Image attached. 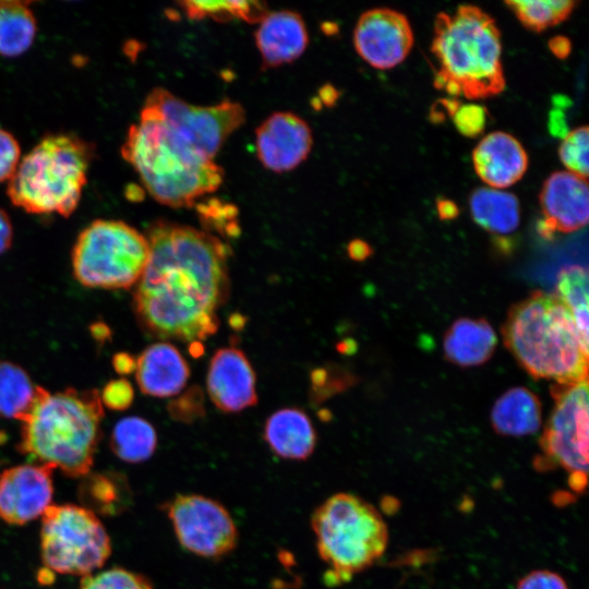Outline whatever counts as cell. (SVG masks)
Returning <instances> with one entry per match:
<instances>
[{
	"instance_id": "cell-10",
	"label": "cell",
	"mask_w": 589,
	"mask_h": 589,
	"mask_svg": "<svg viewBox=\"0 0 589 589\" xmlns=\"http://www.w3.org/2000/svg\"><path fill=\"white\" fill-rule=\"evenodd\" d=\"M551 393L554 408L540 440L538 466H561L569 472V486L581 493L588 472V381L555 384Z\"/></svg>"
},
{
	"instance_id": "cell-1",
	"label": "cell",
	"mask_w": 589,
	"mask_h": 589,
	"mask_svg": "<svg viewBox=\"0 0 589 589\" xmlns=\"http://www.w3.org/2000/svg\"><path fill=\"white\" fill-rule=\"evenodd\" d=\"M145 237L149 256L133 293L139 324L156 338L194 342L213 335L229 293L230 249L209 233L165 220Z\"/></svg>"
},
{
	"instance_id": "cell-28",
	"label": "cell",
	"mask_w": 589,
	"mask_h": 589,
	"mask_svg": "<svg viewBox=\"0 0 589 589\" xmlns=\"http://www.w3.org/2000/svg\"><path fill=\"white\" fill-rule=\"evenodd\" d=\"M557 292L573 315L582 347L588 350L589 284L586 268L573 265L557 276Z\"/></svg>"
},
{
	"instance_id": "cell-43",
	"label": "cell",
	"mask_w": 589,
	"mask_h": 589,
	"mask_svg": "<svg viewBox=\"0 0 589 589\" xmlns=\"http://www.w3.org/2000/svg\"><path fill=\"white\" fill-rule=\"evenodd\" d=\"M551 51L560 59L566 58L572 49L570 41L564 36L553 37L549 41Z\"/></svg>"
},
{
	"instance_id": "cell-22",
	"label": "cell",
	"mask_w": 589,
	"mask_h": 589,
	"mask_svg": "<svg viewBox=\"0 0 589 589\" xmlns=\"http://www.w3.org/2000/svg\"><path fill=\"white\" fill-rule=\"evenodd\" d=\"M496 342V334L486 320L462 317L446 332L443 348L449 362L476 366L491 358Z\"/></svg>"
},
{
	"instance_id": "cell-18",
	"label": "cell",
	"mask_w": 589,
	"mask_h": 589,
	"mask_svg": "<svg viewBox=\"0 0 589 589\" xmlns=\"http://www.w3.org/2000/svg\"><path fill=\"white\" fill-rule=\"evenodd\" d=\"M472 160L481 180L500 190L521 179L528 167L522 145L513 135L501 131L490 133L479 142Z\"/></svg>"
},
{
	"instance_id": "cell-17",
	"label": "cell",
	"mask_w": 589,
	"mask_h": 589,
	"mask_svg": "<svg viewBox=\"0 0 589 589\" xmlns=\"http://www.w3.org/2000/svg\"><path fill=\"white\" fill-rule=\"evenodd\" d=\"M207 392L215 406L237 412L257 402L255 373L245 354L236 348H221L212 358Z\"/></svg>"
},
{
	"instance_id": "cell-26",
	"label": "cell",
	"mask_w": 589,
	"mask_h": 589,
	"mask_svg": "<svg viewBox=\"0 0 589 589\" xmlns=\"http://www.w3.org/2000/svg\"><path fill=\"white\" fill-rule=\"evenodd\" d=\"M156 445V431L143 418H123L112 429L110 447L115 455L125 462L147 460L154 454Z\"/></svg>"
},
{
	"instance_id": "cell-39",
	"label": "cell",
	"mask_w": 589,
	"mask_h": 589,
	"mask_svg": "<svg viewBox=\"0 0 589 589\" xmlns=\"http://www.w3.org/2000/svg\"><path fill=\"white\" fill-rule=\"evenodd\" d=\"M517 589H568V587L561 575L546 569H538L521 578Z\"/></svg>"
},
{
	"instance_id": "cell-32",
	"label": "cell",
	"mask_w": 589,
	"mask_h": 589,
	"mask_svg": "<svg viewBox=\"0 0 589 589\" xmlns=\"http://www.w3.org/2000/svg\"><path fill=\"white\" fill-rule=\"evenodd\" d=\"M589 131L587 127L577 128L563 137L560 158L567 171L587 180L589 173Z\"/></svg>"
},
{
	"instance_id": "cell-7",
	"label": "cell",
	"mask_w": 589,
	"mask_h": 589,
	"mask_svg": "<svg viewBox=\"0 0 589 589\" xmlns=\"http://www.w3.org/2000/svg\"><path fill=\"white\" fill-rule=\"evenodd\" d=\"M311 527L327 585L349 581L385 552L388 530L380 512L351 493H336L315 508Z\"/></svg>"
},
{
	"instance_id": "cell-46",
	"label": "cell",
	"mask_w": 589,
	"mask_h": 589,
	"mask_svg": "<svg viewBox=\"0 0 589 589\" xmlns=\"http://www.w3.org/2000/svg\"><path fill=\"white\" fill-rule=\"evenodd\" d=\"M229 323L231 327L239 329L243 327L245 320L243 318L241 314H233L230 316Z\"/></svg>"
},
{
	"instance_id": "cell-20",
	"label": "cell",
	"mask_w": 589,
	"mask_h": 589,
	"mask_svg": "<svg viewBox=\"0 0 589 589\" xmlns=\"http://www.w3.org/2000/svg\"><path fill=\"white\" fill-rule=\"evenodd\" d=\"M189 376L190 369L187 361L169 342H155L136 359V382L142 393L146 395L173 396L185 386Z\"/></svg>"
},
{
	"instance_id": "cell-30",
	"label": "cell",
	"mask_w": 589,
	"mask_h": 589,
	"mask_svg": "<svg viewBox=\"0 0 589 589\" xmlns=\"http://www.w3.org/2000/svg\"><path fill=\"white\" fill-rule=\"evenodd\" d=\"M191 20L212 17L225 22L233 19L260 22L267 13L261 1H181L178 3Z\"/></svg>"
},
{
	"instance_id": "cell-24",
	"label": "cell",
	"mask_w": 589,
	"mask_h": 589,
	"mask_svg": "<svg viewBox=\"0 0 589 589\" xmlns=\"http://www.w3.org/2000/svg\"><path fill=\"white\" fill-rule=\"evenodd\" d=\"M473 220L495 236L514 232L520 221L517 197L506 191L493 188H479L469 200Z\"/></svg>"
},
{
	"instance_id": "cell-15",
	"label": "cell",
	"mask_w": 589,
	"mask_h": 589,
	"mask_svg": "<svg viewBox=\"0 0 589 589\" xmlns=\"http://www.w3.org/2000/svg\"><path fill=\"white\" fill-rule=\"evenodd\" d=\"M312 143L310 127L292 112H275L256 130L257 158L275 172L298 167L308 157Z\"/></svg>"
},
{
	"instance_id": "cell-19",
	"label": "cell",
	"mask_w": 589,
	"mask_h": 589,
	"mask_svg": "<svg viewBox=\"0 0 589 589\" xmlns=\"http://www.w3.org/2000/svg\"><path fill=\"white\" fill-rule=\"evenodd\" d=\"M259 23L255 43L266 68L294 61L309 44L305 24L297 12H268Z\"/></svg>"
},
{
	"instance_id": "cell-5",
	"label": "cell",
	"mask_w": 589,
	"mask_h": 589,
	"mask_svg": "<svg viewBox=\"0 0 589 589\" xmlns=\"http://www.w3.org/2000/svg\"><path fill=\"white\" fill-rule=\"evenodd\" d=\"M432 52L440 64L434 85L450 96L481 99L503 92L501 34L480 8L460 5L437 14Z\"/></svg>"
},
{
	"instance_id": "cell-2",
	"label": "cell",
	"mask_w": 589,
	"mask_h": 589,
	"mask_svg": "<svg viewBox=\"0 0 589 589\" xmlns=\"http://www.w3.org/2000/svg\"><path fill=\"white\" fill-rule=\"evenodd\" d=\"M104 406L96 389L51 393L36 387L35 399L21 420V454L71 478L86 477L101 436Z\"/></svg>"
},
{
	"instance_id": "cell-14",
	"label": "cell",
	"mask_w": 589,
	"mask_h": 589,
	"mask_svg": "<svg viewBox=\"0 0 589 589\" xmlns=\"http://www.w3.org/2000/svg\"><path fill=\"white\" fill-rule=\"evenodd\" d=\"M52 469L38 464L10 467L0 473V518L9 525H25L51 505Z\"/></svg>"
},
{
	"instance_id": "cell-29",
	"label": "cell",
	"mask_w": 589,
	"mask_h": 589,
	"mask_svg": "<svg viewBox=\"0 0 589 589\" xmlns=\"http://www.w3.org/2000/svg\"><path fill=\"white\" fill-rule=\"evenodd\" d=\"M80 486L81 501L88 509L101 514H117L127 505V485L117 474H87Z\"/></svg>"
},
{
	"instance_id": "cell-4",
	"label": "cell",
	"mask_w": 589,
	"mask_h": 589,
	"mask_svg": "<svg viewBox=\"0 0 589 589\" xmlns=\"http://www.w3.org/2000/svg\"><path fill=\"white\" fill-rule=\"evenodd\" d=\"M502 334L505 346L532 377L556 384L588 381V350L557 294L533 291L513 305Z\"/></svg>"
},
{
	"instance_id": "cell-45",
	"label": "cell",
	"mask_w": 589,
	"mask_h": 589,
	"mask_svg": "<svg viewBox=\"0 0 589 589\" xmlns=\"http://www.w3.org/2000/svg\"><path fill=\"white\" fill-rule=\"evenodd\" d=\"M436 208L442 219H453L457 217L459 213L457 205L447 199H438L436 202Z\"/></svg>"
},
{
	"instance_id": "cell-25",
	"label": "cell",
	"mask_w": 589,
	"mask_h": 589,
	"mask_svg": "<svg viewBox=\"0 0 589 589\" xmlns=\"http://www.w3.org/2000/svg\"><path fill=\"white\" fill-rule=\"evenodd\" d=\"M27 1L0 0V55L21 56L33 45L37 23Z\"/></svg>"
},
{
	"instance_id": "cell-34",
	"label": "cell",
	"mask_w": 589,
	"mask_h": 589,
	"mask_svg": "<svg viewBox=\"0 0 589 589\" xmlns=\"http://www.w3.org/2000/svg\"><path fill=\"white\" fill-rule=\"evenodd\" d=\"M168 412L173 420L192 423L204 417V394L201 387L192 386L177 399L168 404Z\"/></svg>"
},
{
	"instance_id": "cell-33",
	"label": "cell",
	"mask_w": 589,
	"mask_h": 589,
	"mask_svg": "<svg viewBox=\"0 0 589 589\" xmlns=\"http://www.w3.org/2000/svg\"><path fill=\"white\" fill-rule=\"evenodd\" d=\"M79 589H153V586L141 574L113 567L84 576Z\"/></svg>"
},
{
	"instance_id": "cell-6",
	"label": "cell",
	"mask_w": 589,
	"mask_h": 589,
	"mask_svg": "<svg viewBox=\"0 0 589 589\" xmlns=\"http://www.w3.org/2000/svg\"><path fill=\"white\" fill-rule=\"evenodd\" d=\"M93 157L92 145L74 134L47 135L21 158L7 194L29 214L68 217L80 203Z\"/></svg>"
},
{
	"instance_id": "cell-40",
	"label": "cell",
	"mask_w": 589,
	"mask_h": 589,
	"mask_svg": "<svg viewBox=\"0 0 589 589\" xmlns=\"http://www.w3.org/2000/svg\"><path fill=\"white\" fill-rule=\"evenodd\" d=\"M13 228L9 215L0 207V255L12 244Z\"/></svg>"
},
{
	"instance_id": "cell-3",
	"label": "cell",
	"mask_w": 589,
	"mask_h": 589,
	"mask_svg": "<svg viewBox=\"0 0 589 589\" xmlns=\"http://www.w3.org/2000/svg\"><path fill=\"white\" fill-rule=\"evenodd\" d=\"M121 155L157 202L192 206L223 182V169L184 141L160 119L142 108L121 146Z\"/></svg>"
},
{
	"instance_id": "cell-23",
	"label": "cell",
	"mask_w": 589,
	"mask_h": 589,
	"mask_svg": "<svg viewBox=\"0 0 589 589\" xmlns=\"http://www.w3.org/2000/svg\"><path fill=\"white\" fill-rule=\"evenodd\" d=\"M541 404L526 387H513L494 404L491 421L496 433L504 436H525L541 425Z\"/></svg>"
},
{
	"instance_id": "cell-11",
	"label": "cell",
	"mask_w": 589,
	"mask_h": 589,
	"mask_svg": "<svg viewBox=\"0 0 589 589\" xmlns=\"http://www.w3.org/2000/svg\"><path fill=\"white\" fill-rule=\"evenodd\" d=\"M143 109L209 159L245 120L244 109L239 103L226 99L214 106H193L160 87L147 95Z\"/></svg>"
},
{
	"instance_id": "cell-41",
	"label": "cell",
	"mask_w": 589,
	"mask_h": 589,
	"mask_svg": "<svg viewBox=\"0 0 589 589\" xmlns=\"http://www.w3.org/2000/svg\"><path fill=\"white\" fill-rule=\"evenodd\" d=\"M549 128L550 132L555 136L565 137L568 133L564 112L561 109H554L550 112Z\"/></svg>"
},
{
	"instance_id": "cell-21",
	"label": "cell",
	"mask_w": 589,
	"mask_h": 589,
	"mask_svg": "<svg viewBox=\"0 0 589 589\" xmlns=\"http://www.w3.org/2000/svg\"><path fill=\"white\" fill-rule=\"evenodd\" d=\"M264 440L279 457L308 459L316 445V433L309 417L297 408H284L266 421Z\"/></svg>"
},
{
	"instance_id": "cell-13",
	"label": "cell",
	"mask_w": 589,
	"mask_h": 589,
	"mask_svg": "<svg viewBox=\"0 0 589 589\" xmlns=\"http://www.w3.org/2000/svg\"><path fill=\"white\" fill-rule=\"evenodd\" d=\"M353 44L359 56L375 69L386 70L405 60L413 44L407 17L392 9H372L357 22Z\"/></svg>"
},
{
	"instance_id": "cell-42",
	"label": "cell",
	"mask_w": 589,
	"mask_h": 589,
	"mask_svg": "<svg viewBox=\"0 0 589 589\" xmlns=\"http://www.w3.org/2000/svg\"><path fill=\"white\" fill-rule=\"evenodd\" d=\"M135 366L136 359L127 352L118 353L113 358V368L119 374H130L135 371Z\"/></svg>"
},
{
	"instance_id": "cell-16",
	"label": "cell",
	"mask_w": 589,
	"mask_h": 589,
	"mask_svg": "<svg viewBox=\"0 0 589 589\" xmlns=\"http://www.w3.org/2000/svg\"><path fill=\"white\" fill-rule=\"evenodd\" d=\"M540 203L544 218L539 221L538 231L542 237L579 230L587 225L589 216L587 180L569 171L554 172L543 184Z\"/></svg>"
},
{
	"instance_id": "cell-36",
	"label": "cell",
	"mask_w": 589,
	"mask_h": 589,
	"mask_svg": "<svg viewBox=\"0 0 589 589\" xmlns=\"http://www.w3.org/2000/svg\"><path fill=\"white\" fill-rule=\"evenodd\" d=\"M488 111L481 105L466 104L459 105L453 115L457 130L465 136L474 137L485 128Z\"/></svg>"
},
{
	"instance_id": "cell-8",
	"label": "cell",
	"mask_w": 589,
	"mask_h": 589,
	"mask_svg": "<svg viewBox=\"0 0 589 589\" xmlns=\"http://www.w3.org/2000/svg\"><path fill=\"white\" fill-rule=\"evenodd\" d=\"M149 256L147 239L121 220L97 219L79 235L71 254L75 279L88 288L127 289Z\"/></svg>"
},
{
	"instance_id": "cell-44",
	"label": "cell",
	"mask_w": 589,
	"mask_h": 589,
	"mask_svg": "<svg viewBox=\"0 0 589 589\" xmlns=\"http://www.w3.org/2000/svg\"><path fill=\"white\" fill-rule=\"evenodd\" d=\"M348 253L352 260L362 261L371 254V248L362 240H353L348 245Z\"/></svg>"
},
{
	"instance_id": "cell-12",
	"label": "cell",
	"mask_w": 589,
	"mask_h": 589,
	"mask_svg": "<svg viewBox=\"0 0 589 589\" xmlns=\"http://www.w3.org/2000/svg\"><path fill=\"white\" fill-rule=\"evenodd\" d=\"M180 545L205 558H220L238 543V530L226 507L201 494H178L164 505Z\"/></svg>"
},
{
	"instance_id": "cell-35",
	"label": "cell",
	"mask_w": 589,
	"mask_h": 589,
	"mask_svg": "<svg viewBox=\"0 0 589 589\" xmlns=\"http://www.w3.org/2000/svg\"><path fill=\"white\" fill-rule=\"evenodd\" d=\"M199 212L205 224L214 226L216 230L229 236L238 235L239 227L235 223L237 211L231 205L215 201L202 204Z\"/></svg>"
},
{
	"instance_id": "cell-47",
	"label": "cell",
	"mask_w": 589,
	"mask_h": 589,
	"mask_svg": "<svg viewBox=\"0 0 589 589\" xmlns=\"http://www.w3.org/2000/svg\"><path fill=\"white\" fill-rule=\"evenodd\" d=\"M191 352L194 357H199L203 352V346L199 341L192 342Z\"/></svg>"
},
{
	"instance_id": "cell-9",
	"label": "cell",
	"mask_w": 589,
	"mask_h": 589,
	"mask_svg": "<svg viewBox=\"0 0 589 589\" xmlns=\"http://www.w3.org/2000/svg\"><path fill=\"white\" fill-rule=\"evenodd\" d=\"M111 554V541L98 516L74 504L50 505L41 515L39 581L48 575L87 576Z\"/></svg>"
},
{
	"instance_id": "cell-38",
	"label": "cell",
	"mask_w": 589,
	"mask_h": 589,
	"mask_svg": "<svg viewBox=\"0 0 589 589\" xmlns=\"http://www.w3.org/2000/svg\"><path fill=\"white\" fill-rule=\"evenodd\" d=\"M99 394L103 406L112 410L127 409L132 404L134 397L131 384L124 378L109 382Z\"/></svg>"
},
{
	"instance_id": "cell-37",
	"label": "cell",
	"mask_w": 589,
	"mask_h": 589,
	"mask_svg": "<svg viewBox=\"0 0 589 589\" xmlns=\"http://www.w3.org/2000/svg\"><path fill=\"white\" fill-rule=\"evenodd\" d=\"M20 160L21 148L17 140L0 128V183L12 178Z\"/></svg>"
},
{
	"instance_id": "cell-27",
	"label": "cell",
	"mask_w": 589,
	"mask_h": 589,
	"mask_svg": "<svg viewBox=\"0 0 589 589\" xmlns=\"http://www.w3.org/2000/svg\"><path fill=\"white\" fill-rule=\"evenodd\" d=\"M36 387L20 365L0 360V417L21 421L35 399Z\"/></svg>"
},
{
	"instance_id": "cell-31",
	"label": "cell",
	"mask_w": 589,
	"mask_h": 589,
	"mask_svg": "<svg viewBox=\"0 0 589 589\" xmlns=\"http://www.w3.org/2000/svg\"><path fill=\"white\" fill-rule=\"evenodd\" d=\"M505 3L525 26L536 32L564 21L576 4L575 1L569 0H512Z\"/></svg>"
}]
</instances>
